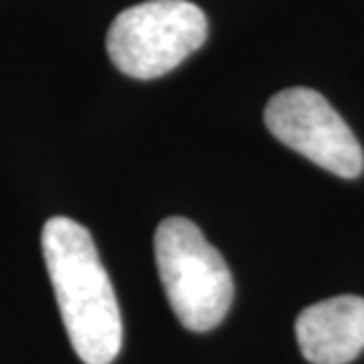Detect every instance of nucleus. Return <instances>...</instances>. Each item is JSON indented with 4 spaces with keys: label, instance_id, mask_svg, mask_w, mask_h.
Listing matches in <instances>:
<instances>
[{
    "label": "nucleus",
    "instance_id": "nucleus-1",
    "mask_svg": "<svg viewBox=\"0 0 364 364\" xmlns=\"http://www.w3.org/2000/svg\"><path fill=\"white\" fill-rule=\"evenodd\" d=\"M41 242L74 353L83 364H112L123 346V319L90 232L57 215L46 223Z\"/></svg>",
    "mask_w": 364,
    "mask_h": 364
},
{
    "label": "nucleus",
    "instance_id": "nucleus-2",
    "mask_svg": "<svg viewBox=\"0 0 364 364\" xmlns=\"http://www.w3.org/2000/svg\"><path fill=\"white\" fill-rule=\"evenodd\" d=\"M154 256L180 324L196 333L215 329L235 298L232 272L215 246L187 218H166L154 237Z\"/></svg>",
    "mask_w": 364,
    "mask_h": 364
},
{
    "label": "nucleus",
    "instance_id": "nucleus-3",
    "mask_svg": "<svg viewBox=\"0 0 364 364\" xmlns=\"http://www.w3.org/2000/svg\"><path fill=\"white\" fill-rule=\"evenodd\" d=\"M208 36V19L189 0H147L123 10L107 31L109 60L130 78H159L194 55Z\"/></svg>",
    "mask_w": 364,
    "mask_h": 364
},
{
    "label": "nucleus",
    "instance_id": "nucleus-4",
    "mask_svg": "<svg viewBox=\"0 0 364 364\" xmlns=\"http://www.w3.org/2000/svg\"><path fill=\"white\" fill-rule=\"evenodd\" d=\"M265 126L282 144L333 176L358 178L364 168V151L350 126L315 90L277 92L265 107Z\"/></svg>",
    "mask_w": 364,
    "mask_h": 364
},
{
    "label": "nucleus",
    "instance_id": "nucleus-5",
    "mask_svg": "<svg viewBox=\"0 0 364 364\" xmlns=\"http://www.w3.org/2000/svg\"><path fill=\"white\" fill-rule=\"evenodd\" d=\"M296 338L312 364H348L364 350V298L336 296L305 308L296 319Z\"/></svg>",
    "mask_w": 364,
    "mask_h": 364
}]
</instances>
